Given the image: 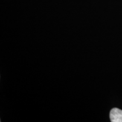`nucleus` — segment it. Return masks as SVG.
<instances>
[{
	"label": "nucleus",
	"instance_id": "f257e3e1",
	"mask_svg": "<svg viewBox=\"0 0 122 122\" xmlns=\"http://www.w3.org/2000/svg\"><path fill=\"white\" fill-rule=\"evenodd\" d=\"M110 118L112 122H122V110L114 108L110 112Z\"/></svg>",
	"mask_w": 122,
	"mask_h": 122
}]
</instances>
